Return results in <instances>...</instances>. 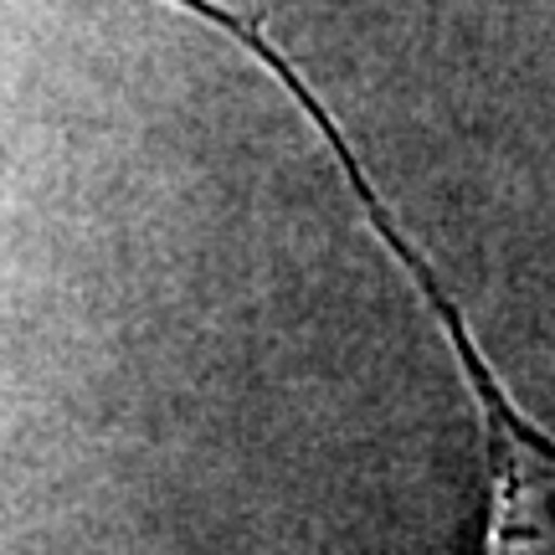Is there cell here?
Here are the masks:
<instances>
[{
  "instance_id": "cell-1",
  "label": "cell",
  "mask_w": 555,
  "mask_h": 555,
  "mask_svg": "<svg viewBox=\"0 0 555 555\" xmlns=\"http://www.w3.org/2000/svg\"><path fill=\"white\" fill-rule=\"evenodd\" d=\"M170 5H180V0H170ZM185 11L201 16L206 26L227 31L237 47H247V52L288 88V99L314 119V129L324 134V144H330V155H335V165H339V176L350 185V196L360 201V211L371 221V237L397 258L401 278L412 283L416 298L427 304V314L437 319V330L448 339V356H453V365H457V380H463V391L474 401L478 442H483V483H489V494H483L478 555H555V437L545 433L535 416L515 401V391L499 380V371L489 365V356H483L468 314H463L457 298L442 288V278H437L433 262L422 258V247L406 237V227L397 221L391 201L380 196L376 180L365 176V165H360V155L350 150L345 129H339L335 114L319 103L314 88L304 82V73L268 41V31H262L258 21L227 11L221 0H185Z\"/></svg>"
}]
</instances>
